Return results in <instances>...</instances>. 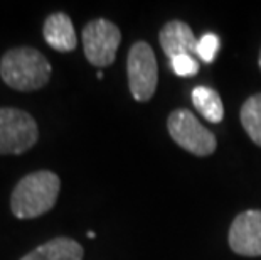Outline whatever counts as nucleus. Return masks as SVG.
<instances>
[{
    "instance_id": "2",
    "label": "nucleus",
    "mask_w": 261,
    "mask_h": 260,
    "mask_svg": "<svg viewBox=\"0 0 261 260\" xmlns=\"http://www.w3.org/2000/svg\"><path fill=\"white\" fill-rule=\"evenodd\" d=\"M47 58L34 48H12L0 59V78L12 90L37 91L51 80Z\"/></svg>"
},
{
    "instance_id": "12",
    "label": "nucleus",
    "mask_w": 261,
    "mask_h": 260,
    "mask_svg": "<svg viewBox=\"0 0 261 260\" xmlns=\"http://www.w3.org/2000/svg\"><path fill=\"white\" fill-rule=\"evenodd\" d=\"M240 117L249 139L261 147V93L249 97L243 103Z\"/></svg>"
},
{
    "instance_id": "4",
    "label": "nucleus",
    "mask_w": 261,
    "mask_h": 260,
    "mask_svg": "<svg viewBox=\"0 0 261 260\" xmlns=\"http://www.w3.org/2000/svg\"><path fill=\"white\" fill-rule=\"evenodd\" d=\"M169 134L177 146L186 149L194 156H211L216 151V137L211 130L196 119V115L186 108L174 110L170 113Z\"/></svg>"
},
{
    "instance_id": "3",
    "label": "nucleus",
    "mask_w": 261,
    "mask_h": 260,
    "mask_svg": "<svg viewBox=\"0 0 261 260\" xmlns=\"http://www.w3.org/2000/svg\"><path fill=\"white\" fill-rule=\"evenodd\" d=\"M39 129L32 115L20 108H0V156H20L36 146Z\"/></svg>"
},
{
    "instance_id": "5",
    "label": "nucleus",
    "mask_w": 261,
    "mask_h": 260,
    "mask_svg": "<svg viewBox=\"0 0 261 260\" xmlns=\"http://www.w3.org/2000/svg\"><path fill=\"white\" fill-rule=\"evenodd\" d=\"M81 36L85 56L93 66L107 68L113 64L121 42V32L113 22L107 19H94L85 26Z\"/></svg>"
},
{
    "instance_id": "15",
    "label": "nucleus",
    "mask_w": 261,
    "mask_h": 260,
    "mask_svg": "<svg viewBox=\"0 0 261 260\" xmlns=\"http://www.w3.org/2000/svg\"><path fill=\"white\" fill-rule=\"evenodd\" d=\"M259 68H261V53H259Z\"/></svg>"
},
{
    "instance_id": "6",
    "label": "nucleus",
    "mask_w": 261,
    "mask_h": 260,
    "mask_svg": "<svg viewBox=\"0 0 261 260\" xmlns=\"http://www.w3.org/2000/svg\"><path fill=\"white\" fill-rule=\"evenodd\" d=\"M159 66L148 42L138 41L128 54V85L137 102H148L157 90Z\"/></svg>"
},
{
    "instance_id": "13",
    "label": "nucleus",
    "mask_w": 261,
    "mask_h": 260,
    "mask_svg": "<svg viewBox=\"0 0 261 260\" xmlns=\"http://www.w3.org/2000/svg\"><path fill=\"white\" fill-rule=\"evenodd\" d=\"M218 51H219V37L213 34V32H207L201 39H197L196 54L202 61H205V63H213Z\"/></svg>"
},
{
    "instance_id": "10",
    "label": "nucleus",
    "mask_w": 261,
    "mask_h": 260,
    "mask_svg": "<svg viewBox=\"0 0 261 260\" xmlns=\"http://www.w3.org/2000/svg\"><path fill=\"white\" fill-rule=\"evenodd\" d=\"M85 250L73 239L58 237L39 245L36 250L29 252L20 260H83Z\"/></svg>"
},
{
    "instance_id": "14",
    "label": "nucleus",
    "mask_w": 261,
    "mask_h": 260,
    "mask_svg": "<svg viewBox=\"0 0 261 260\" xmlns=\"http://www.w3.org/2000/svg\"><path fill=\"white\" fill-rule=\"evenodd\" d=\"M170 66L177 76H192L199 71V61L191 54H180L170 59Z\"/></svg>"
},
{
    "instance_id": "1",
    "label": "nucleus",
    "mask_w": 261,
    "mask_h": 260,
    "mask_svg": "<svg viewBox=\"0 0 261 260\" xmlns=\"http://www.w3.org/2000/svg\"><path fill=\"white\" fill-rule=\"evenodd\" d=\"M59 190L61 181L56 173L46 169L31 173L15 184L10 196V209L20 220L42 217L54 208Z\"/></svg>"
},
{
    "instance_id": "11",
    "label": "nucleus",
    "mask_w": 261,
    "mask_h": 260,
    "mask_svg": "<svg viewBox=\"0 0 261 260\" xmlns=\"http://www.w3.org/2000/svg\"><path fill=\"white\" fill-rule=\"evenodd\" d=\"M192 103L197 112L211 124H219L224 119V107L219 93L207 86H197L192 90Z\"/></svg>"
},
{
    "instance_id": "7",
    "label": "nucleus",
    "mask_w": 261,
    "mask_h": 260,
    "mask_svg": "<svg viewBox=\"0 0 261 260\" xmlns=\"http://www.w3.org/2000/svg\"><path fill=\"white\" fill-rule=\"evenodd\" d=\"M229 245L238 255H261V209H248L238 215L229 228Z\"/></svg>"
},
{
    "instance_id": "8",
    "label": "nucleus",
    "mask_w": 261,
    "mask_h": 260,
    "mask_svg": "<svg viewBox=\"0 0 261 260\" xmlns=\"http://www.w3.org/2000/svg\"><path fill=\"white\" fill-rule=\"evenodd\" d=\"M160 46L164 53L172 59L180 54H192L196 53L197 39L194 37V32L191 26L182 20H172L167 22L159 34Z\"/></svg>"
},
{
    "instance_id": "9",
    "label": "nucleus",
    "mask_w": 261,
    "mask_h": 260,
    "mask_svg": "<svg viewBox=\"0 0 261 260\" xmlns=\"http://www.w3.org/2000/svg\"><path fill=\"white\" fill-rule=\"evenodd\" d=\"M42 34L49 46L59 53L74 51L77 46L73 20L64 12H54L49 15L46 22H44Z\"/></svg>"
}]
</instances>
